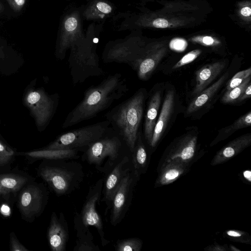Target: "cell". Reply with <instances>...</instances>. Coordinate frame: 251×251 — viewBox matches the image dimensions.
<instances>
[{
    "label": "cell",
    "instance_id": "obj_43",
    "mask_svg": "<svg viewBox=\"0 0 251 251\" xmlns=\"http://www.w3.org/2000/svg\"><path fill=\"white\" fill-rule=\"evenodd\" d=\"M244 177L249 182L251 181V172L249 170H245L243 173Z\"/></svg>",
    "mask_w": 251,
    "mask_h": 251
},
{
    "label": "cell",
    "instance_id": "obj_4",
    "mask_svg": "<svg viewBox=\"0 0 251 251\" xmlns=\"http://www.w3.org/2000/svg\"><path fill=\"white\" fill-rule=\"evenodd\" d=\"M70 159H59L57 165L46 166L40 171L42 177L58 195H68L80 184L84 177L81 164Z\"/></svg>",
    "mask_w": 251,
    "mask_h": 251
},
{
    "label": "cell",
    "instance_id": "obj_26",
    "mask_svg": "<svg viewBox=\"0 0 251 251\" xmlns=\"http://www.w3.org/2000/svg\"><path fill=\"white\" fill-rule=\"evenodd\" d=\"M77 239L74 251H100L98 246L93 242V237L89 228H83L75 223Z\"/></svg>",
    "mask_w": 251,
    "mask_h": 251
},
{
    "label": "cell",
    "instance_id": "obj_18",
    "mask_svg": "<svg viewBox=\"0 0 251 251\" xmlns=\"http://www.w3.org/2000/svg\"><path fill=\"white\" fill-rule=\"evenodd\" d=\"M175 94L173 90L169 91L164 99L160 115L156 124L150 143L154 148L163 134L174 108Z\"/></svg>",
    "mask_w": 251,
    "mask_h": 251
},
{
    "label": "cell",
    "instance_id": "obj_30",
    "mask_svg": "<svg viewBox=\"0 0 251 251\" xmlns=\"http://www.w3.org/2000/svg\"><path fill=\"white\" fill-rule=\"evenodd\" d=\"M142 241L138 238L119 240L115 246L116 251H140L142 247Z\"/></svg>",
    "mask_w": 251,
    "mask_h": 251
},
{
    "label": "cell",
    "instance_id": "obj_27",
    "mask_svg": "<svg viewBox=\"0 0 251 251\" xmlns=\"http://www.w3.org/2000/svg\"><path fill=\"white\" fill-rule=\"evenodd\" d=\"M78 150H47L36 151L26 153L33 158H45L47 159H76L78 157Z\"/></svg>",
    "mask_w": 251,
    "mask_h": 251
},
{
    "label": "cell",
    "instance_id": "obj_17",
    "mask_svg": "<svg viewBox=\"0 0 251 251\" xmlns=\"http://www.w3.org/2000/svg\"><path fill=\"white\" fill-rule=\"evenodd\" d=\"M43 194L38 187L30 186L25 189L19 198V206L23 214L28 217L38 213L42 206Z\"/></svg>",
    "mask_w": 251,
    "mask_h": 251
},
{
    "label": "cell",
    "instance_id": "obj_29",
    "mask_svg": "<svg viewBox=\"0 0 251 251\" xmlns=\"http://www.w3.org/2000/svg\"><path fill=\"white\" fill-rule=\"evenodd\" d=\"M251 76L246 78L241 84L226 91L223 96L221 101L223 103H231L237 101L243 93L249 83L251 82Z\"/></svg>",
    "mask_w": 251,
    "mask_h": 251
},
{
    "label": "cell",
    "instance_id": "obj_11",
    "mask_svg": "<svg viewBox=\"0 0 251 251\" xmlns=\"http://www.w3.org/2000/svg\"><path fill=\"white\" fill-rule=\"evenodd\" d=\"M133 176L129 171L123 178L112 201L110 221L113 226L121 222L128 208L133 187Z\"/></svg>",
    "mask_w": 251,
    "mask_h": 251
},
{
    "label": "cell",
    "instance_id": "obj_3",
    "mask_svg": "<svg viewBox=\"0 0 251 251\" xmlns=\"http://www.w3.org/2000/svg\"><path fill=\"white\" fill-rule=\"evenodd\" d=\"M100 27L91 25L85 38L70 50L68 65L72 83H82L90 77L100 76L105 72L100 67L97 53L98 35Z\"/></svg>",
    "mask_w": 251,
    "mask_h": 251
},
{
    "label": "cell",
    "instance_id": "obj_12",
    "mask_svg": "<svg viewBox=\"0 0 251 251\" xmlns=\"http://www.w3.org/2000/svg\"><path fill=\"white\" fill-rule=\"evenodd\" d=\"M197 139V135L192 132L178 138L170 147L164 162L179 159L190 163L195 154Z\"/></svg>",
    "mask_w": 251,
    "mask_h": 251
},
{
    "label": "cell",
    "instance_id": "obj_15",
    "mask_svg": "<svg viewBox=\"0 0 251 251\" xmlns=\"http://www.w3.org/2000/svg\"><path fill=\"white\" fill-rule=\"evenodd\" d=\"M129 159L127 156H123L117 162L105 179L103 188V201L106 202L107 209L111 208L112 201L123 178L129 172L126 164Z\"/></svg>",
    "mask_w": 251,
    "mask_h": 251
},
{
    "label": "cell",
    "instance_id": "obj_44",
    "mask_svg": "<svg viewBox=\"0 0 251 251\" xmlns=\"http://www.w3.org/2000/svg\"><path fill=\"white\" fill-rule=\"evenodd\" d=\"M229 248H230V250L233 251H240L239 249L236 248V247H235L234 246H233L232 245H230Z\"/></svg>",
    "mask_w": 251,
    "mask_h": 251
},
{
    "label": "cell",
    "instance_id": "obj_25",
    "mask_svg": "<svg viewBox=\"0 0 251 251\" xmlns=\"http://www.w3.org/2000/svg\"><path fill=\"white\" fill-rule=\"evenodd\" d=\"M251 111L241 116L232 124L221 129L210 146H213L222 141L226 140L237 130L251 126Z\"/></svg>",
    "mask_w": 251,
    "mask_h": 251
},
{
    "label": "cell",
    "instance_id": "obj_20",
    "mask_svg": "<svg viewBox=\"0 0 251 251\" xmlns=\"http://www.w3.org/2000/svg\"><path fill=\"white\" fill-rule=\"evenodd\" d=\"M225 66L224 62L218 61L206 65L198 70L193 94L198 95L205 89L220 75Z\"/></svg>",
    "mask_w": 251,
    "mask_h": 251
},
{
    "label": "cell",
    "instance_id": "obj_14",
    "mask_svg": "<svg viewBox=\"0 0 251 251\" xmlns=\"http://www.w3.org/2000/svg\"><path fill=\"white\" fill-rule=\"evenodd\" d=\"M166 49L158 45H146L143 57L135 71L141 80L149 79L165 55Z\"/></svg>",
    "mask_w": 251,
    "mask_h": 251
},
{
    "label": "cell",
    "instance_id": "obj_41",
    "mask_svg": "<svg viewBox=\"0 0 251 251\" xmlns=\"http://www.w3.org/2000/svg\"><path fill=\"white\" fill-rule=\"evenodd\" d=\"M204 250L209 251H226L227 249L224 246L215 244L207 247Z\"/></svg>",
    "mask_w": 251,
    "mask_h": 251
},
{
    "label": "cell",
    "instance_id": "obj_8",
    "mask_svg": "<svg viewBox=\"0 0 251 251\" xmlns=\"http://www.w3.org/2000/svg\"><path fill=\"white\" fill-rule=\"evenodd\" d=\"M82 20L81 12L78 9L69 11L63 16L55 51L56 56L59 60H63L69 50L85 38Z\"/></svg>",
    "mask_w": 251,
    "mask_h": 251
},
{
    "label": "cell",
    "instance_id": "obj_7",
    "mask_svg": "<svg viewBox=\"0 0 251 251\" xmlns=\"http://www.w3.org/2000/svg\"><path fill=\"white\" fill-rule=\"evenodd\" d=\"M109 126V122L105 120L68 131L58 136L45 149L85 150L100 138Z\"/></svg>",
    "mask_w": 251,
    "mask_h": 251
},
{
    "label": "cell",
    "instance_id": "obj_35",
    "mask_svg": "<svg viewBox=\"0 0 251 251\" xmlns=\"http://www.w3.org/2000/svg\"><path fill=\"white\" fill-rule=\"evenodd\" d=\"M187 46L186 41L182 38H176L171 40L170 43V48L177 51H182Z\"/></svg>",
    "mask_w": 251,
    "mask_h": 251
},
{
    "label": "cell",
    "instance_id": "obj_39",
    "mask_svg": "<svg viewBox=\"0 0 251 251\" xmlns=\"http://www.w3.org/2000/svg\"><path fill=\"white\" fill-rule=\"evenodd\" d=\"M11 7L15 11H19L25 5V0H7Z\"/></svg>",
    "mask_w": 251,
    "mask_h": 251
},
{
    "label": "cell",
    "instance_id": "obj_28",
    "mask_svg": "<svg viewBox=\"0 0 251 251\" xmlns=\"http://www.w3.org/2000/svg\"><path fill=\"white\" fill-rule=\"evenodd\" d=\"M26 181L25 177L19 176L0 175V196L17 191Z\"/></svg>",
    "mask_w": 251,
    "mask_h": 251
},
{
    "label": "cell",
    "instance_id": "obj_22",
    "mask_svg": "<svg viewBox=\"0 0 251 251\" xmlns=\"http://www.w3.org/2000/svg\"><path fill=\"white\" fill-rule=\"evenodd\" d=\"M113 11L114 7L108 0H93L81 12V16L86 21H100L111 16Z\"/></svg>",
    "mask_w": 251,
    "mask_h": 251
},
{
    "label": "cell",
    "instance_id": "obj_42",
    "mask_svg": "<svg viewBox=\"0 0 251 251\" xmlns=\"http://www.w3.org/2000/svg\"><path fill=\"white\" fill-rule=\"evenodd\" d=\"M241 14L245 17H249L251 14V9L249 7H244L241 10Z\"/></svg>",
    "mask_w": 251,
    "mask_h": 251
},
{
    "label": "cell",
    "instance_id": "obj_37",
    "mask_svg": "<svg viewBox=\"0 0 251 251\" xmlns=\"http://www.w3.org/2000/svg\"><path fill=\"white\" fill-rule=\"evenodd\" d=\"M152 25L156 28H164L168 27L169 22L163 18H157L152 21Z\"/></svg>",
    "mask_w": 251,
    "mask_h": 251
},
{
    "label": "cell",
    "instance_id": "obj_16",
    "mask_svg": "<svg viewBox=\"0 0 251 251\" xmlns=\"http://www.w3.org/2000/svg\"><path fill=\"white\" fill-rule=\"evenodd\" d=\"M251 143V133L238 137L229 142L216 153L211 160V165L215 166L228 161L248 147Z\"/></svg>",
    "mask_w": 251,
    "mask_h": 251
},
{
    "label": "cell",
    "instance_id": "obj_34",
    "mask_svg": "<svg viewBox=\"0 0 251 251\" xmlns=\"http://www.w3.org/2000/svg\"><path fill=\"white\" fill-rule=\"evenodd\" d=\"M13 154V150L0 142V165L7 162Z\"/></svg>",
    "mask_w": 251,
    "mask_h": 251
},
{
    "label": "cell",
    "instance_id": "obj_31",
    "mask_svg": "<svg viewBox=\"0 0 251 251\" xmlns=\"http://www.w3.org/2000/svg\"><path fill=\"white\" fill-rule=\"evenodd\" d=\"M225 235L229 240L241 243L248 244L251 240L247 232L236 229L227 230L226 231Z\"/></svg>",
    "mask_w": 251,
    "mask_h": 251
},
{
    "label": "cell",
    "instance_id": "obj_38",
    "mask_svg": "<svg viewBox=\"0 0 251 251\" xmlns=\"http://www.w3.org/2000/svg\"><path fill=\"white\" fill-rule=\"evenodd\" d=\"M11 251H25L27 250L20 244L18 241L14 237L11 239Z\"/></svg>",
    "mask_w": 251,
    "mask_h": 251
},
{
    "label": "cell",
    "instance_id": "obj_5",
    "mask_svg": "<svg viewBox=\"0 0 251 251\" xmlns=\"http://www.w3.org/2000/svg\"><path fill=\"white\" fill-rule=\"evenodd\" d=\"M125 149H128L125 143L109 126L100 138L85 150L84 156L88 163L95 165L100 171H101L102 165L104 163L105 164V161L106 160L107 170L117 163Z\"/></svg>",
    "mask_w": 251,
    "mask_h": 251
},
{
    "label": "cell",
    "instance_id": "obj_45",
    "mask_svg": "<svg viewBox=\"0 0 251 251\" xmlns=\"http://www.w3.org/2000/svg\"><path fill=\"white\" fill-rule=\"evenodd\" d=\"M1 8H2V7H1V5H0V11L1 10Z\"/></svg>",
    "mask_w": 251,
    "mask_h": 251
},
{
    "label": "cell",
    "instance_id": "obj_23",
    "mask_svg": "<svg viewBox=\"0 0 251 251\" xmlns=\"http://www.w3.org/2000/svg\"><path fill=\"white\" fill-rule=\"evenodd\" d=\"M227 75V73H226L217 81L198 95L189 105L187 113L188 114L193 113L204 105L219 90L226 79Z\"/></svg>",
    "mask_w": 251,
    "mask_h": 251
},
{
    "label": "cell",
    "instance_id": "obj_36",
    "mask_svg": "<svg viewBox=\"0 0 251 251\" xmlns=\"http://www.w3.org/2000/svg\"><path fill=\"white\" fill-rule=\"evenodd\" d=\"M194 41L205 46H213L218 43V41L209 36L196 38Z\"/></svg>",
    "mask_w": 251,
    "mask_h": 251
},
{
    "label": "cell",
    "instance_id": "obj_9",
    "mask_svg": "<svg viewBox=\"0 0 251 251\" xmlns=\"http://www.w3.org/2000/svg\"><path fill=\"white\" fill-rule=\"evenodd\" d=\"M103 184V178H101L90 189L80 213H76L75 216L74 222L84 228L89 226L95 227L100 236L101 245L104 246L109 241L105 238L101 219L96 208V203L100 198Z\"/></svg>",
    "mask_w": 251,
    "mask_h": 251
},
{
    "label": "cell",
    "instance_id": "obj_40",
    "mask_svg": "<svg viewBox=\"0 0 251 251\" xmlns=\"http://www.w3.org/2000/svg\"><path fill=\"white\" fill-rule=\"evenodd\" d=\"M251 96V83H249L245 90L238 99V101H241L248 98H250Z\"/></svg>",
    "mask_w": 251,
    "mask_h": 251
},
{
    "label": "cell",
    "instance_id": "obj_46",
    "mask_svg": "<svg viewBox=\"0 0 251 251\" xmlns=\"http://www.w3.org/2000/svg\"></svg>",
    "mask_w": 251,
    "mask_h": 251
},
{
    "label": "cell",
    "instance_id": "obj_2",
    "mask_svg": "<svg viewBox=\"0 0 251 251\" xmlns=\"http://www.w3.org/2000/svg\"><path fill=\"white\" fill-rule=\"evenodd\" d=\"M147 96L146 90L141 88L104 115L110 126L122 138L131 153L140 131Z\"/></svg>",
    "mask_w": 251,
    "mask_h": 251
},
{
    "label": "cell",
    "instance_id": "obj_32",
    "mask_svg": "<svg viewBox=\"0 0 251 251\" xmlns=\"http://www.w3.org/2000/svg\"><path fill=\"white\" fill-rule=\"evenodd\" d=\"M251 75V68L240 71L236 73L230 80L226 89L230 90L241 84L246 78Z\"/></svg>",
    "mask_w": 251,
    "mask_h": 251
},
{
    "label": "cell",
    "instance_id": "obj_33",
    "mask_svg": "<svg viewBox=\"0 0 251 251\" xmlns=\"http://www.w3.org/2000/svg\"><path fill=\"white\" fill-rule=\"evenodd\" d=\"M201 53L200 50H192L183 56L173 67L176 69L187 65L195 60Z\"/></svg>",
    "mask_w": 251,
    "mask_h": 251
},
{
    "label": "cell",
    "instance_id": "obj_24",
    "mask_svg": "<svg viewBox=\"0 0 251 251\" xmlns=\"http://www.w3.org/2000/svg\"><path fill=\"white\" fill-rule=\"evenodd\" d=\"M131 153L134 176L135 177H139L146 166L148 158L146 148L141 131L138 133L134 148Z\"/></svg>",
    "mask_w": 251,
    "mask_h": 251
},
{
    "label": "cell",
    "instance_id": "obj_21",
    "mask_svg": "<svg viewBox=\"0 0 251 251\" xmlns=\"http://www.w3.org/2000/svg\"><path fill=\"white\" fill-rule=\"evenodd\" d=\"M151 96L148 103L144 123V135L149 145L152 138L160 105L161 92L159 91H156Z\"/></svg>",
    "mask_w": 251,
    "mask_h": 251
},
{
    "label": "cell",
    "instance_id": "obj_1",
    "mask_svg": "<svg viewBox=\"0 0 251 251\" xmlns=\"http://www.w3.org/2000/svg\"><path fill=\"white\" fill-rule=\"evenodd\" d=\"M129 91L126 79L119 73L108 75L84 92L82 100L68 114L62 127L67 128L96 117Z\"/></svg>",
    "mask_w": 251,
    "mask_h": 251
},
{
    "label": "cell",
    "instance_id": "obj_6",
    "mask_svg": "<svg viewBox=\"0 0 251 251\" xmlns=\"http://www.w3.org/2000/svg\"><path fill=\"white\" fill-rule=\"evenodd\" d=\"M145 44L138 37L129 35L124 39L108 42L102 53L104 63H124L136 71L143 55Z\"/></svg>",
    "mask_w": 251,
    "mask_h": 251
},
{
    "label": "cell",
    "instance_id": "obj_10",
    "mask_svg": "<svg viewBox=\"0 0 251 251\" xmlns=\"http://www.w3.org/2000/svg\"><path fill=\"white\" fill-rule=\"evenodd\" d=\"M58 101V94L49 95L43 89L29 91L25 99L40 128L49 124L55 112Z\"/></svg>",
    "mask_w": 251,
    "mask_h": 251
},
{
    "label": "cell",
    "instance_id": "obj_19",
    "mask_svg": "<svg viewBox=\"0 0 251 251\" xmlns=\"http://www.w3.org/2000/svg\"><path fill=\"white\" fill-rule=\"evenodd\" d=\"M189 163L179 159L164 162L156 181V186L170 184L176 180L186 171Z\"/></svg>",
    "mask_w": 251,
    "mask_h": 251
},
{
    "label": "cell",
    "instance_id": "obj_13",
    "mask_svg": "<svg viewBox=\"0 0 251 251\" xmlns=\"http://www.w3.org/2000/svg\"><path fill=\"white\" fill-rule=\"evenodd\" d=\"M69 238V227L63 213L58 217L53 212L48 231L49 246L53 251H65Z\"/></svg>",
    "mask_w": 251,
    "mask_h": 251
}]
</instances>
